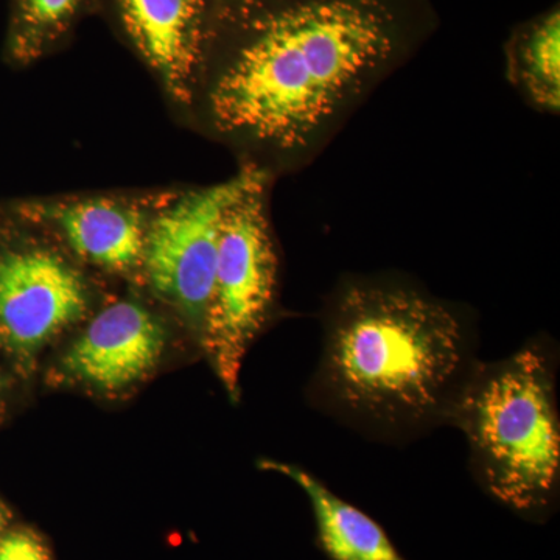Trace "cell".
<instances>
[{
	"instance_id": "cell-1",
	"label": "cell",
	"mask_w": 560,
	"mask_h": 560,
	"mask_svg": "<svg viewBox=\"0 0 560 560\" xmlns=\"http://www.w3.org/2000/svg\"><path fill=\"white\" fill-rule=\"evenodd\" d=\"M438 27L433 0H220L195 95L272 179L318 161Z\"/></svg>"
},
{
	"instance_id": "cell-2",
	"label": "cell",
	"mask_w": 560,
	"mask_h": 560,
	"mask_svg": "<svg viewBox=\"0 0 560 560\" xmlns=\"http://www.w3.org/2000/svg\"><path fill=\"white\" fill-rule=\"evenodd\" d=\"M315 410L383 444L448 427L480 363L477 313L404 272H349L324 296Z\"/></svg>"
},
{
	"instance_id": "cell-3",
	"label": "cell",
	"mask_w": 560,
	"mask_h": 560,
	"mask_svg": "<svg viewBox=\"0 0 560 560\" xmlns=\"http://www.w3.org/2000/svg\"><path fill=\"white\" fill-rule=\"evenodd\" d=\"M559 350L548 335L480 361L448 420L469 448L477 485L508 510L540 518L560 492Z\"/></svg>"
},
{
	"instance_id": "cell-4",
	"label": "cell",
	"mask_w": 560,
	"mask_h": 560,
	"mask_svg": "<svg viewBox=\"0 0 560 560\" xmlns=\"http://www.w3.org/2000/svg\"><path fill=\"white\" fill-rule=\"evenodd\" d=\"M270 176L257 172L221 224L202 346L231 400L241 397L246 353L278 301L279 256L268 219Z\"/></svg>"
},
{
	"instance_id": "cell-5",
	"label": "cell",
	"mask_w": 560,
	"mask_h": 560,
	"mask_svg": "<svg viewBox=\"0 0 560 560\" xmlns=\"http://www.w3.org/2000/svg\"><path fill=\"white\" fill-rule=\"evenodd\" d=\"M257 172L242 167L224 183L190 191L145 232L142 261L151 285L201 330L215 278L221 224Z\"/></svg>"
},
{
	"instance_id": "cell-6",
	"label": "cell",
	"mask_w": 560,
	"mask_h": 560,
	"mask_svg": "<svg viewBox=\"0 0 560 560\" xmlns=\"http://www.w3.org/2000/svg\"><path fill=\"white\" fill-rule=\"evenodd\" d=\"M86 311L80 276L47 250H16L0 259V340L28 359Z\"/></svg>"
},
{
	"instance_id": "cell-7",
	"label": "cell",
	"mask_w": 560,
	"mask_h": 560,
	"mask_svg": "<svg viewBox=\"0 0 560 560\" xmlns=\"http://www.w3.org/2000/svg\"><path fill=\"white\" fill-rule=\"evenodd\" d=\"M220 0H110L127 39L180 102L195 97Z\"/></svg>"
},
{
	"instance_id": "cell-8",
	"label": "cell",
	"mask_w": 560,
	"mask_h": 560,
	"mask_svg": "<svg viewBox=\"0 0 560 560\" xmlns=\"http://www.w3.org/2000/svg\"><path fill=\"white\" fill-rule=\"evenodd\" d=\"M164 331L145 308L117 302L97 316L70 349V374L102 389H121L153 370Z\"/></svg>"
},
{
	"instance_id": "cell-9",
	"label": "cell",
	"mask_w": 560,
	"mask_h": 560,
	"mask_svg": "<svg viewBox=\"0 0 560 560\" xmlns=\"http://www.w3.org/2000/svg\"><path fill=\"white\" fill-rule=\"evenodd\" d=\"M260 469L289 478L305 493L319 548L330 560H407L381 523L335 493L312 471L272 459H261Z\"/></svg>"
},
{
	"instance_id": "cell-10",
	"label": "cell",
	"mask_w": 560,
	"mask_h": 560,
	"mask_svg": "<svg viewBox=\"0 0 560 560\" xmlns=\"http://www.w3.org/2000/svg\"><path fill=\"white\" fill-rule=\"evenodd\" d=\"M66 238L92 264L113 271H128L143 259L145 230L135 209L110 200L72 202L58 210Z\"/></svg>"
},
{
	"instance_id": "cell-11",
	"label": "cell",
	"mask_w": 560,
	"mask_h": 560,
	"mask_svg": "<svg viewBox=\"0 0 560 560\" xmlns=\"http://www.w3.org/2000/svg\"><path fill=\"white\" fill-rule=\"evenodd\" d=\"M506 80L528 108L544 116L560 110V11L551 7L522 22L504 44Z\"/></svg>"
},
{
	"instance_id": "cell-12",
	"label": "cell",
	"mask_w": 560,
	"mask_h": 560,
	"mask_svg": "<svg viewBox=\"0 0 560 560\" xmlns=\"http://www.w3.org/2000/svg\"><path fill=\"white\" fill-rule=\"evenodd\" d=\"M88 0H13L10 51L28 60L54 46L79 20Z\"/></svg>"
},
{
	"instance_id": "cell-13",
	"label": "cell",
	"mask_w": 560,
	"mask_h": 560,
	"mask_svg": "<svg viewBox=\"0 0 560 560\" xmlns=\"http://www.w3.org/2000/svg\"><path fill=\"white\" fill-rule=\"evenodd\" d=\"M0 560H50L43 540L31 530H13L0 539Z\"/></svg>"
},
{
	"instance_id": "cell-14",
	"label": "cell",
	"mask_w": 560,
	"mask_h": 560,
	"mask_svg": "<svg viewBox=\"0 0 560 560\" xmlns=\"http://www.w3.org/2000/svg\"><path fill=\"white\" fill-rule=\"evenodd\" d=\"M10 517L11 514L9 508L0 501V533H2V530L5 529V526L9 525Z\"/></svg>"
},
{
	"instance_id": "cell-15",
	"label": "cell",
	"mask_w": 560,
	"mask_h": 560,
	"mask_svg": "<svg viewBox=\"0 0 560 560\" xmlns=\"http://www.w3.org/2000/svg\"><path fill=\"white\" fill-rule=\"evenodd\" d=\"M3 390H5V385H3L2 374H0V415H2L3 405H5V400H3Z\"/></svg>"
}]
</instances>
